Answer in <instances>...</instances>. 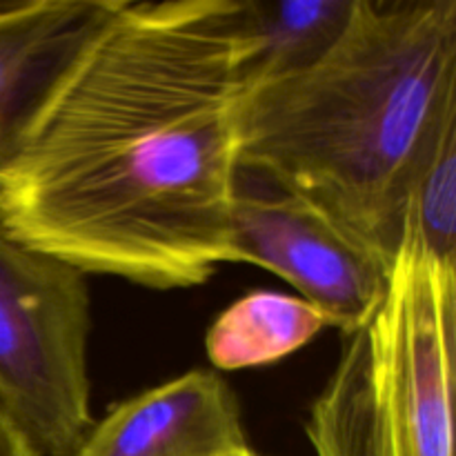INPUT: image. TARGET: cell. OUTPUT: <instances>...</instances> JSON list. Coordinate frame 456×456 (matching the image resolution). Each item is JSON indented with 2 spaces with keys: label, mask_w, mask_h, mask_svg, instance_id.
<instances>
[{
  "label": "cell",
  "mask_w": 456,
  "mask_h": 456,
  "mask_svg": "<svg viewBox=\"0 0 456 456\" xmlns=\"http://www.w3.org/2000/svg\"><path fill=\"white\" fill-rule=\"evenodd\" d=\"M249 450L221 374L191 370L114 405L71 456H234Z\"/></svg>",
  "instance_id": "cell-6"
},
{
  "label": "cell",
  "mask_w": 456,
  "mask_h": 456,
  "mask_svg": "<svg viewBox=\"0 0 456 456\" xmlns=\"http://www.w3.org/2000/svg\"><path fill=\"white\" fill-rule=\"evenodd\" d=\"M85 276L0 230V408L38 456H71L94 426Z\"/></svg>",
  "instance_id": "cell-4"
},
{
  "label": "cell",
  "mask_w": 456,
  "mask_h": 456,
  "mask_svg": "<svg viewBox=\"0 0 456 456\" xmlns=\"http://www.w3.org/2000/svg\"><path fill=\"white\" fill-rule=\"evenodd\" d=\"M456 123V0H356L310 67L254 85L239 169L319 208L395 267L412 183Z\"/></svg>",
  "instance_id": "cell-2"
},
{
  "label": "cell",
  "mask_w": 456,
  "mask_h": 456,
  "mask_svg": "<svg viewBox=\"0 0 456 456\" xmlns=\"http://www.w3.org/2000/svg\"><path fill=\"white\" fill-rule=\"evenodd\" d=\"M236 0H114L0 172V230L156 289L232 263Z\"/></svg>",
  "instance_id": "cell-1"
},
{
  "label": "cell",
  "mask_w": 456,
  "mask_h": 456,
  "mask_svg": "<svg viewBox=\"0 0 456 456\" xmlns=\"http://www.w3.org/2000/svg\"><path fill=\"white\" fill-rule=\"evenodd\" d=\"M0 456H38L3 408H0Z\"/></svg>",
  "instance_id": "cell-11"
},
{
  "label": "cell",
  "mask_w": 456,
  "mask_h": 456,
  "mask_svg": "<svg viewBox=\"0 0 456 456\" xmlns=\"http://www.w3.org/2000/svg\"><path fill=\"white\" fill-rule=\"evenodd\" d=\"M232 263L279 274L346 334L377 312L392 276V267L319 208L279 187L249 191L236 185Z\"/></svg>",
  "instance_id": "cell-5"
},
{
  "label": "cell",
  "mask_w": 456,
  "mask_h": 456,
  "mask_svg": "<svg viewBox=\"0 0 456 456\" xmlns=\"http://www.w3.org/2000/svg\"><path fill=\"white\" fill-rule=\"evenodd\" d=\"M114 0L0 3V172Z\"/></svg>",
  "instance_id": "cell-7"
},
{
  "label": "cell",
  "mask_w": 456,
  "mask_h": 456,
  "mask_svg": "<svg viewBox=\"0 0 456 456\" xmlns=\"http://www.w3.org/2000/svg\"><path fill=\"white\" fill-rule=\"evenodd\" d=\"M356 0H236V56L243 87L319 61L350 22Z\"/></svg>",
  "instance_id": "cell-8"
},
{
  "label": "cell",
  "mask_w": 456,
  "mask_h": 456,
  "mask_svg": "<svg viewBox=\"0 0 456 456\" xmlns=\"http://www.w3.org/2000/svg\"><path fill=\"white\" fill-rule=\"evenodd\" d=\"M234 456H261V454L252 452V450H245V452H239V454H234Z\"/></svg>",
  "instance_id": "cell-12"
},
{
  "label": "cell",
  "mask_w": 456,
  "mask_h": 456,
  "mask_svg": "<svg viewBox=\"0 0 456 456\" xmlns=\"http://www.w3.org/2000/svg\"><path fill=\"white\" fill-rule=\"evenodd\" d=\"M325 325L323 312L303 298L252 292L214 321L205 350L218 370L267 365L301 350Z\"/></svg>",
  "instance_id": "cell-9"
},
{
  "label": "cell",
  "mask_w": 456,
  "mask_h": 456,
  "mask_svg": "<svg viewBox=\"0 0 456 456\" xmlns=\"http://www.w3.org/2000/svg\"><path fill=\"white\" fill-rule=\"evenodd\" d=\"M405 239L436 265L456 270V123L441 134L414 178Z\"/></svg>",
  "instance_id": "cell-10"
},
{
  "label": "cell",
  "mask_w": 456,
  "mask_h": 456,
  "mask_svg": "<svg viewBox=\"0 0 456 456\" xmlns=\"http://www.w3.org/2000/svg\"><path fill=\"white\" fill-rule=\"evenodd\" d=\"M456 270L403 239L390 289L310 410L316 456H454Z\"/></svg>",
  "instance_id": "cell-3"
}]
</instances>
